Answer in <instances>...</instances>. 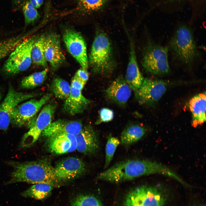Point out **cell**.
<instances>
[{
  "label": "cell",
  "mask_w": 206,
  "mask_h": 206,
  "mask_svg": "<svg viewBox=\"0 0 206 206\" xmlns=\"http://www.w3.org/2000/svg\"><path fill=\"white\" fill-rule=\"evenodd\" d=\"M159 174L173 179L177 174L164 165L146 160L130 159L121 161L100 173V180L118 183L130 180L143 176Z\"/></svg>",
  "instance_id": "1"
},
{
  "label": "cell",
  "mask_w": 206,
  "mask_h": 206,
  "mask_svg": "<svg viewBox=\"0 0 206 206\" xmlns=\"http://www.w3.org/2000/svg\"><path fill=\"white\" fill-rule=\"evenodd\" d=\"M7 163L13 170L10 179L5 183L6 185L25 182L32 184L43 183L53 186L58 181L54 167L46 160L22 162L10 161Z\"/></svg>",
  "instance_id": "2"
},
{
  "label": "cell",
  "mask_w": 206,
  "mask_h": 206,
  "mask_svg": "<svg viewBox=\"0 0 206 206\" xmlns=\"http://www.w3.org/2000/svg\"><path fill=\"white\" fill-rule=\"evenodd\" d=\"M170 46L172 55L184 66H192L200 56L192 31L188 26L177 28L171 39Z\"/></svg>",
  "instance_id": "3"
},
{
  "label": "cell",
  "mask_w": 206,
  "mask_h": 206,
  "mask_svg": "<svg viewBox=\"0 0 206 206\" xmlns=\"http://www.w3.org/2000/svg\"><path fill=\"white\" fill-rule=\"evenodd\" d=\"M89 62L94 73L102 75L111 73L114 69L112 46L106 35L98 32L93 42Z\"/></svg>",
  "instance_id": "4"
},
{
  "label": "cell",
  "mask_w": 206,
  "mask_h": 206,
  "mask_svg": "<svg viewBox=\"0 0 206 206\" xmlns=\"http://www.w3.org/2000/svg\"><path fill=\"white\" fill-rule=\"evenodd\" d=\"M167 47L149 40L145 47L142 65L144 70L154 75H166L170 71Z\"/></svg>",
  "instance_id": "5"
},
{
  "label": "cell",
  "mask_w": 206,
  "mask_h": 206,
  "mask_svg": "<svg viewBox=\"0 0 206 206\" xmlns=\"http://www.w3.org/2000/svg\"><path fill=\"white\" fill-rule=\"evenodd\" d=\"M35 39L34 37H28L9 54L3 66V70L5 72L13 75L25 71L29 68L32 62L31 49Z\"/></svg>",
  "instance_id": "6"
},
{
  "label": "cell",
  "mask_w": 206,
  "mask_h": 206,
  "mask_svg": "<svg viewBox=\"0 0 206 206\" xmlns=\"http://www.w3.org/2000/svg\"><path fill=\"white\" fill-rule=\"evenodd\" d=\"M166 199L165 193L161 187L142 186L128 193L124 206H163Z\"/></svg>",
  "instance_id": "7"
},
{
  "label": "cell",
  "mask_w": 206,
  "mask_h": 206,
  "mask_svg": "<svg viewBox=\"0 0 206 206\" xmlns=\"http://www.w3.org/2000/svg\"><path fill=\"white\" fill-rule=\"evenodd\" d=\"M57 106L54 101H51L44 106L33 124L22 138L20 146L30 147L38 139L44 130L52 122Z\"/></svg>",
  "instance_id": "8"
},
{
  "label": "cell",
  "mask_w": 206,
  "mask_h": 206,
  "mask_svg": "<svg viewBox=\"0 0 206 206\" xmlns=\"http://www.w3.org/2000/svg\"><path fill=\"white\" fill-rule=\"evenodd\" d=\"M52 96V94L47 93L39 100L31 99L18 105L12 113L10 123L16 126L26 125L29 128L31 124V120Z\"/></svg>",
  "instance_id": "9"
},
{
  "label": "cell",
  "mask_w": 206,
  "mask_h": 206,
  "mask_svg": "<svg viewBox=\"0 0 206 206\" xmlns=\"http://www.w3.org/2000/svg\"><path fill=\"white\" fill-rule=\"evenodd\" d=\"M36 94H26L16 91L10 86L7 93L0 105V129L6 130L10 123L12 113L18 104L36 96Z\"/></svg>",
  "instance_id": "10"
},
{
  "label": "cell",
  "mask_w": 206,
  "mask_h": 206,
  "mask_svg": "<svg viewBox=\"0 0 206 206\" xmlns=\"http://www.w3.org/2000/svg\"><path fill=\"white\" fill-rule=\"evenodd\" d=\"M63 39L69 53L77 61L82 68L87 70L88 60L86 43L82 35L70 29L65 31Z\"/></svg>",
  "instance_id": "11"
},
{
  "label": "cell",
  "mask_w": 206,
  "mask_h": 206,
  "mask_svg": "<svg viewBox=\"0 0 206 206\" xmlns=\"http://www.w3.org/2000/svg\"><path fill=\"white\" fill-rule=\"evenodd\" d=\"M166 88V84L163 81L145 78L135 96L140 103L151 104L161 98Z\"/></svg>",
  "instance_id": "12"
},
{
  "label": "cell",
  "mask_w": 206,
  "mask_h": 206,
  "mask_svg": "<svg viewBox=\"0 0 206 206\" xmlns=\"http://www.w3.org/2000/svg\"><path fill=\"white\" fill-rule=\"evenodd\" d=\"M57 181L73 179L83 174L86 170L84 162L77 158L69 157L60 161L54 167Z\"/></svg>",
  "instance_id": "13"
},
{
  "label": "cell",
  "mask_w": 206,
  "mask_h": 206,
  "mask_svg": "<svg viewBox=\"0 0 206 206\" xmlns=\"http://www.w3.org/2000/svg\"><path fill=\"white\" fill-rule=\"evenodd\" d=\"M44 54L45 58L54 70L59 68L64 62L65 58L61 48L59 36L51 33L45 37Z\"/></svg>",
  "instance_id": "14"
},
{
  "label": "cell",
  "mask_w": 206,
  "mask_h": 206,
  "mask_svg": "<svg viewBox=\"0 0 206 206\" xmlns=\"http://www.w3.org/2000/svg\"><path fill=\"white\" fill-rule=\"evenodd\" d=\"M77 142L76 150L86 154L96 153L98 150L100 142L97 133L92 127L88 125L83 127L75 135Z\"/></svg>",
  "instance_id": "15"
},
{
  "label": "cell",
  "mask_w": 206,
  "mask_h": 206,
  "mask_svg": "<svg viewBox=\"0 0 206 206\" xmlns=\"http://www.w3.org/2000/svg\"><path fill=\"white\" fill-rule=\"evenodd\" d=\"M131 94V89L125 79L120 76L113 81L105 91L107 98L116 104H126Z\"/></svg>",
  "instance_id": "16"
},
{
  "label": "cell",
  "mask_w": 206,
  "mask_h": 206,
  "mask_svg": "<svg viewBox=\"0 0 206 206\" xmlns=\"http://www.w3.org/2000/svg\"><path fill=\"white\" fill-rule=\"evenodd\" d=\"M83 127L82 124L80 121L59 119L50 123L41 134L48 138L65 134L76 135Z\"/></svg>",
  "instance_id": "17"
},
{
  "label": "cell",
  "mask_w": 206,
  "mask_h": 206,
  "mask_svg": "<svg viewBox=\"0 0 206 206\" xmlns=\"http://www.w3.org/2000/svg\"><path fill=\"white\" fill-rule=\"evenodd\" d=\"M70 86V94L65 100L63 110L69 115L74 116L83 112L90 101L83 95L82 91Z\"/></svg>",
  "instance_id": "18"
},
{
  "label": "cell",
  "mask_w": 206,
  "mask_h": 206,
  "mask_svg": "<svg viewBox=\"0 0 206 206\" xmlns=\"http://www.w3.org/2000/svg\"><path fill=\"white\" fill-rule=\"evenodd\" d=\"M144 79L138 66L133 43L130 41L129 58L125 79L135 95Z\"/></svg>",
  "instance_id": "19"
},
{
  "label": "cell",
  "mask_w": 206,
  "mask_h": 206,
  "mask_svg": "<svg viewBox=\"0 0 206 206\" xmlns=\"http://www.w3.org/2000/svg\"><path fill=\"white\" fill-rule=\"evenodd\" d=\"M48 147L52 152L62 154L76 150L77 142L75 135L62 134L48 138Z\"/></svg>",
  "instance_id": "20"
},
{
  "label": "cell",
  "mask_w": 206,
  "mask_h": 206,
  "mask_svg": "<svg viewBox=\"0 0 206 206\" xmlns=\"http://www.w3.org/2000/svg\"><path fill=\"white\" fill-rule=\"evenodd\" d=\"M206 93L197 94L189 100V107L192 115V125L195 127L206 121Z\"/></svg>",
  "instance_id": "21"
},
{
  "label": "cell",
  "mask_w": 206,
  "mask_h": 206,
  "mask_svg": "<svg viewBox=\"0 0 206 206\" xmlns=\"http://www.w3.org/2000/svg\"><path fill=\"white\" fill-rule=\"evenodd\" d=\"M12 10L14 11H20L24 18L25 26L34 23L40 17L37 10L29 0H11Z\"/></svg>",
  "instance_id": "22"
},
{
  "label": "cell",
  "mask_w": 206,
  "mask_h": 206,
  "mask_svg": "<svg viewBox=\"0 0 206 206\" xmlns=\"http://www.w3.org/2000/svg\"><path fill=\"white\" fill-rule=\"evenodd\" d=\"M76 7L70 11L85 14L98 13L103 10L110 0H75Z\"/></svg>",
  "instance_id": "23"
},
{
  "label": "cell",
  "mask_w": 206,
  "mask_h": 206,
  "mask_svg": "<svg viewBox=\"0 0 206 206\" xmlns=\"http://www.w3.org/2000/svg\"><path fill=\"white\" fill-rule=\"evenodd\" d=\"M145 130L137 124H131L127 126L122 132L120 143L123 145L129 146L138 141L144 136Z\"/></svg>",
  "instance_id": "24"
},
{
  "label": "cell",
  "mask_w": 206,
  "mask_h": 206,
  "mask_svg": "<svg viewBox=\"0 0 206 206\" xmlns=\"http://www.w3.org/2000/svg\"><path fill=\"white\" fill-rule=\"evenodd\" d=\"M53 188V186L51 185L43 183L35 184L22 192L21 195L25 197L42 200L50 194Z\"/></svg>",
  "instance_id": "25"
},
{
  "label": "cell",
  "mask_w": 206,
  "mask_h": 206,
  "mask_svg": "<svg viewBox=\"0 0 206 206\" xmlns=\"http://www.w3.org/2000/svg\"><path fill=\"white\" fill-rule=\"evenodd\" d=\"M45 39V37L41 36L35 39L32 46L31 55L32 62L34 64L46 67L47 63L44 54Z\"/></svg>",
  "instance_id": "26"
},
{
  "label": "cell",
  "mask_w": 206,
  "mask_h": 206,
  "mask_svg": "<svg viewBox=\"0 0 206 206\" xmlns=\"http://www.w3.org/2000/svg\"><path fill=\"white\" fill-rule=\"evenodd\" d=\"M70 88L68 82L58 77L53 79L51 85V90L55 96L61 100H65L68 98Z\"/></svg>",
  "instance_id": "27"
},
{
  "label": "cell",
  "mask_w": 206,
  "mask_h": 206,
  "mask_svg": "<svg viewBox=\"0 0 206 206\" xmlns=\"http://www.w3.org/2000/svg\"><path fill=\"white\" fill-rule=\"evenodd\" d=\"M48 70L46 68L43 70L34 73L22 80L21 85L24 88L32 89L42 84L47 76Z\"/></svg>",
  "instance_id": "28"
},
{
  "label": "cell",
  "mask_w": 206,
  "mask_h": 206,
  "mask_svg": "<svg viewBox=\"0 0 206 206\" xmlns=\"http://www.w3.org/2000/svg\"><path fill=\"white\" fill-rule=\"evenodd\" d=\"M120 143L117 138L109 136L108 138L105 148V159L104 168H106L112 159L116 150Z\"/></svg>",
  "instance_id": "29"
},
{
  "label": "cell",
  "mask_w": 206,
  "mask_h": 206,
  "mask_svg": "<svg viewBox=\"0 0 206 206\" xmlns=\"http://www.w3.org/2000/svg\"><path fill=\"white\" fill-rule=\"evenodd\" d=\"M72 206H102L99 200L95 197L89 195H80L73 201Z\"/></svg>",
  "instance_id": "30"
},
{
  "label": "cell",
  "mask_w": 206,
  "mask_h": 206,
  "mask_svg": "<svg viewBox=\"0 0 206 206\" xmlns=\"http://www.w3.org/2000/svg\"><path fill=\"white\" fill-rule=\"evenodd\" d=\"M114 117L113 111L109 108H103L99 111V119L96 122V124H98L102 122H108L112 121Z\"/></svg>",
  "instance_id": "31"
},
{
  "label": "cell",
  "mask_w": 206,
  "mask_h": 206,
  "mask_svg": "<svg viewBox=\"0 0 206 206\" xmlns=\"http://www.w3.org/2000/svg\"><path fill=\"white\" fill-rule=\"evenodd\" d=\"M12 50L9 41L4 39L0 41V60L10 54Z\"/></svg>",
  "instance_id": "32"
},
{
  "label": "cell",
  "mask_w": 206,
  "mask_h": 206,
  "mask_svg": "<svg viewBox=\"0 0 206 206\" xmlns=\"http://www.w3.org/2000/svg\"><path fill=\"white\" fill-rule=\"evenodd\" d=\"M75 76L81 80L86 83L88 79L89 75L87 70L81 68L78 70Z\"/></svg>",
  "instance_id": "33"
},
{
  "label": "cell",
  "mask_w": 206,
  "mask_h": 206,
  "mask_svg": "<svg viewBox=\"0 0 206 206\" xmlns=\"http://www.w3.org/2000/svg\"><path fill=\"white\" fill-rule=\"evenodd\" d=\"M86 83L81 80L75 76L73 78L71 86L74 88L82 91Z\"/></svg>",
  "instance_id": "34"
},
{
  "label": "cell",
  "mask_w": 206,
  "mask_h": 206,
  "mask_svg": "<svg viewBox=\"0 0 206 206\" xmlns=\"http://www.w3.org/2000/svg\"><path fill=\"white\" fill-rule=\"evenodd\" d=\"M31 4L37 9L42 5L44 0H29Z\"/></svg>",
  "instance_id": "35"
},
{
  "label": "cell",
  "mask_w": 206,
  "mask_h": 206,
  "mask_svg": "<svg viewBox=\"0 0 206 206\" xmlns=\"http://www.w3.org/2000/svg\"><path fill=\"white\" fill-rule=\"evenodd\" d=\"M199 206H205V205H199Z\"/></svg>",
  "instance_id": "36"
},
{
  "label": "cell",
  "mask_w": 206,
  "mask_h": 206,
  "mask_svg": "<svg viewBox=\"0 0 206 206\" xmlns=\"http://www.w3.org/2000/svg\"><path fill=\"white\" fill-rule=\"evenodd\" d=\"M170 1H174V0H169Z\"/></svg>",
  "instance_id": "37"
},
{
  "label": "cell",
  "mask_w": 206,
  "mask_h": 206,
  "mask_svg": "<svg viewBox=\"0 0 206 206\" xmlns=\"http://www.w3.org/2000/svg\"><path fill=\"white\" fill-rule=\"evenodd\" d=\"M0 99H1V95H0Z\"/></svg>",
  "instance_id": "38"
}]
</instances>
